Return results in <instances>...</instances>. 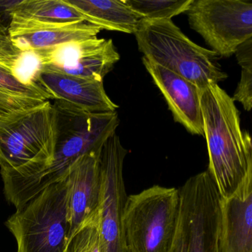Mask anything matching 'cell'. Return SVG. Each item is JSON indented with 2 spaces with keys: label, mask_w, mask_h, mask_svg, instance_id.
Segmentation results:
<instances>
[{
  "label": "cell",
  "mask_w": 252,
  "mask_h": 252,
  "mask_svg": "<svg viewBox=\"0 0 252 252\" xmlns=\"http://www.w3.org/2000/svg\"><path fill=\"white\" fill-rule=\"evenodd\" d=\"M134 35L143 57L200 90L228 77L220 64V57L190 40L172 20H141Z\"/></svg>",
  "instance_id": "277c9868"
},
{
  "label": "cell",
  "mask_w": 252,
  "mask_h": 252,
  "mask_svg": "<svg viewBox=\"0 0 252 252\" xmlns=\"http://www.w3.org/2000/svg\"><path fill=\"white\" fill-rule=\"evenodd\" d=\"M37 51L42 60V71L102 82L120 60L113 40L98 36Z\"/></svg>",
  "instance_id": "30bf717a"
},
{
  "label": "cell",
  "mask_w": 252,
  "mask_h": 252,
  "mask_svg": "<svg viewBox=\"0 0 252 252\" xmlns=\"http://www.w3.org/2000/svg\"><path fill=\"white\" fill-rule=\"evenodd\" d=\"M143 64L166 99L175 122L192 135H204L200 89L179 75L143 57Z\"/></svg>",
  "instance_id": "4fadbf2b"
},
{
  "label": "cell",
  "mask_w": 252,
  "mask_h": 252,
  "mask_svg": "<svg viewBox=\"0 0 252 252\" xmlns=\"http://www.w3.org/2000/svg\"><path fill=\"white\" fill-rule=\"evenodd\" d=\"M101 29L87 22L52 26H30L8 31L20 51L49 49L62 44L98 36Z\"/></svg>",
  "instance_id": "9a60e30c"
},
{
  "label": "cell",
  "mask_w": 252,
  "mask_h": 252,
  "mask_svg": "<svg viewBox=\"0 0 252 252\" xmlns=\"http://www.w3.org/2000/svg\"><path fill=\"white\" fill-rule=\"evenodd\" d=\"M67 177L42 190L5 222L17 252H65L68 241Z\"/></svg>",
  "instance_id": "8992f818"
},
{
  "label": "cell",
  "mask_w": 252,
  "mask_h": 252,
  "mask_svg": "<svg viewBox=\"0 0 252 252\" xmlns=\"http://www.w3.org/2000/svg\"><path fill=\"white\" fill-rule=\"evenodd\" d=\"M178 189L155 185L126 197L122 226L129 252H168L178 226Z\"/></svg>",
  "instance_id": "5b68a950"
},
{
  "label": "cell",
  "mask_w": 252,
  "mask_h": 252,
  "mask_svg": "<svg viewBox=\"0 0 252 252\" xmlns=\"http://www.w3.org/2000/svg\"><path fill=\"white\" fill-rule=\"evenodd\" d=\"M100 153H90L78 159L67 175L68 240L82 225L101 212L102 177Z\"/></svg>",
  "instance_id": "8fae6325"
},
{
  "label": "cell",
  "mask_w": 252,
  "mask_h": 252,
  "mask_svg": "<svg viewBox=\"0 0 252 252\" xmlns=\"http://www.w3.org/2000/svg\"><path fill=\"white\" fill-rule=\"evenodd\" d=\"M85 22L66 0H20L12 14L9 30L30 26H52Z\"/></svg>",
  "instance_id": "e0dca14e"
},
{
  "label": "cell",
  "mask_w": 252,
  "mask_h": 252,
  "mask_svg": "<svg viewBox=\"0 0 252 252\" xmlns=\"http://www.w3.org/2000/svg\"><path fill=\"white\" fill-rule=\"evenodd\" d=\"M57 113L51 101L0 119V173L4 182L26 179L53 161Z\"/></svg>",
  "instance_id": "3957f363"
},
{
  "label": "cell",
  "mask_w": 252,
  "mask_h": 252,
  "mask_svg": "<svg viewBox=\"0 0 252 252\" xmlns=\"http://www.w3.org/2000/svg\"><path fill=\"white\" fill-rule=\"evenodd\" d=\"M190 27L220 57H229L252 39V3L241 0H193Z\"/></svg>",
  "instance_id": "ba28073f"
},
{
  "label": "cell",
  "mask_w": 252,
  "mask_h": 252,
  "mask_svg": "<svg viewBox=\"0 0 252 252\" xmlns=\"http://www.w3.org/2000/svg\"><path fill=\"white\" fill-rule=\"evenodd\" d=\"M20 0H0V30H9L12 14Z\"/></svg>",
  "instance_id": "cb8c5ba5"
},
{
  "label": "cell",
  "mask_w": 252,
  "mask_h": 252,
  "mask_svg": "<svg viewBox=\"0 0 252 252\" xmlns=\"http://www.w3.org/2000/svg\"><path fill=\"white\" fill-rule=\"evenodd\" d=\"M178 190L179 218L168 252H218L221 197L209 171L189 178Z\"/></svg>",
  "instance_id": "52a82bcc"
},
{
  "label": "cell",
  "mask_w": 252,
  "mask_h": 252,
  "mask_svg": "<svg viewBox=\"0 0 252 252\" xmlns=\"http://www.w3.org/2000/svg\"><path fill=\"white\" fill-rule=\"evenodd\" d=\"M21 52L11 42L8 31L0 30V64L9 69Z\"/></svg>",
  "instance_id": "603a6c76"
},
{
  "label": "cell",
  "mask_w": 252,
  "mask_h": 252,
  "mask_svg": "<svg viewBox=\"0 0 252 252\" xmlns=\"http://www.w3.org/2000/svg\"><path fill=\"white\" fill-rule=\"evenodd\" d=\"M9 70L14 78L23 85H37L42 70V60L39 53L37 51H22Z\"/></svg>",
  "instance_id": "7402d4cb"
},
{
  "label": "cell",
  "mask_w": 252,
  "mask_h": 252,
  "mask_svg": "<svg viewBox=\"0 0 252 252\" xmlns=\"http://www.w3.org/2000/svg\"><path fill=\"white\" fill-rule=\"evenodd\" d=\"M53 105L57 113V139L52 163L37 175L3 183L5 197L17 209L65 178L78 159L100 153L119 125L116 111L88 113L59 101Z\"/></svg>",
  "instance_id": "6da1fadb"
},
{
  "label": "cell",
  "mask_w": 252,
  "mask_h": 252,
  "mask_svg": "<svg viewBox=\"0 0 252 252\" xmlns=\"http://www.w3.org/2000/svg\"><path fill=\"white\" fill-rule=\"evenodd\" d=\"M235 54L241 67V77L231 98L241 103L246 111H250L252 107V39L240 45Z\"/></svg>",
  "instance_id": "ffe728a7"
},
{
  "label": "cell",
  "mask_w": 252,
  "mask_h": 252,
  "mask_svg": "<svg viewBox=\"0 0 252 252\" xmlns=\"http://www.w3.org/2000/svg\"><path fill=\"white\" fill-rule=\"evenodd\" d=\"M48 101L51 97L40 86L23 85L0 64V119Z\"/></svg>",
  "instance_id": "ac0fdd59"
},
{
  "label": "cell",
  "mask_w": 252,
  "mask_h": 252,
  "mask_svg": "<svg viewBox=\"0 0 252 252\" xmlns=\"http://www.w3.org/2000/svg\"><path fill=\"white\" fill-rule=\"evenodd\" d=\"M193 0H125L144 20H172L188 11Z\"/></svg>",
  "instance_id": "d6986e66"
},
{
  "label": "cell",
  "mask_w": 252,
  "mask_h": 252,
  "mask_svg": "<svg viewBox=\"0 0 252 252\" xmlns=\"http://www.w3.org/2000/svg\"><path fill=\"white\" fill-rule=\"evenodd\" d=\"M218 252H252V171L234 193L221 198Z\"/></svg>",
  "instance_id": "7c38bea8"
},
{
  "label": "cell",
  "mask_w": 252,
  "mask_h": 252,
  "mask_svg": "<svg viewBox=\"0 0 252 252\" xmlns=\"http://www.w3.org/2000/svg\"><path fill=\"white\" fill-rule=\"evenodd\" d=\"M212 176L221 198L231 195L252 171V138L240 125L234 101L218 85L200 90Z\"/></svg>",
  "instance_id": "7a4b0ae2"
},
{
  "label": "cell",
  "mask_w": 252,
  "mask_h": 252,
  "mask_svg": "<svg viewBox=\"0 0 252 252\" xmlns=\"http://www.w3.org/2000/svg\"><path fill=\"white\" fill-rule=\"evenodd\" d=\"M100 214L96 218L82 225L70 237L67 241L65 252H101Z\"/></svg>",
  "instance_id": "44dd1931"
},
{
  "label": "cell",
  "mask_w": 252,
  "mask_h": 252,
  "mask_svg": "<svg viewBox=\"0 0 252 252\" xmlns=\"http://www.w3.org/2000/svg\"><path fill=\"white\" fill-rule=\"evenodd\" d=\"M66 2L83 16L85 22L101 30L134 34L144 20L126 5L125 0H66Z\"/></svg>",
  "instance_id": "2e32d148"
},
{
  "label": "cell",
  "mask_w": 252,
  "mask_h": 252,
  "mask_svg": "<svg viewBox=\"0 0 252 252\" xmlns=\"http://www.w3.org/2000/svg\"><path fill=\"white\" fill-rule=\"evenodd\" d=\"M53 101L66 103L88 113L116 112L117 104L109 98L104 82L42 70L37 80Z\"/></svg>",
  "instance_id": "5bb4252c"
},
{
  "label": "cell",
  "mask_w": 252,
  "mask_h": 252,
  "mask_svg": "<svg viewBox=\"0 0 252 252\" xmlns=\"http://www.w3.org/2000/svg\"><path fill=\"white\" fill-rule=\"evenodd\" d=\"M128 151L113 134L99 155L102 177V200L100 214L101 252H129L122 226V210L126 200L124 162Z\"/></svg>",
  "instance_id": "9c48e42d"
}]
</instances>
